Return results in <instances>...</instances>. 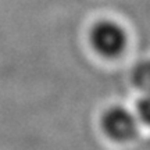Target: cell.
Masks as SVG:
<instances>
[{"label": "cell", "instance_id": "obj_2", "mask_svg": "<svg viewBox=\"0 0 150 150\" xmlns=\"http://www.w3.org/2000/svg\"><path fill=\"white\" fill-rule=\"evenodd\" d=\"M103 129L114 140L125 142L132 139L138 132V121L134 114L122 107H112L107 110L102 120Z\"/></svg>", "mask_w": 150, "mask_h": 150}, {"label": "cell", "instance_id": "obj_4", "mask_svg": "<svg viewBox=\"0 0 150 150\" xmlns=\"http://www.w3.org/2000/svg\"><path fill=\"white\" fill-rule=\"evenodd\" d=\"M138 115L145 124L150 125V95H145L138 103Z\"/></svg>", "mask_w": 150, "mask_h": 150}, {"label": "cell", "instance_id": "obj_1", "mask_svg": "<svg viewBox=\"0 0 150 150\" xmlns=\"http://www.w3.org/2000/svg\"><path fill=\"white\" fill-rule=\"evenodd\" d=\"M93 47L104 57H115L125 47V32L120 25L110 21L99 22L91 33Z\"/></svg>", "mask_w": 150, "mask_h": 150}, {"label": "cell", "instance_id": "obj_3", "mask_svg": "<svg viewBox=\"0 0 150 150\" xmlns=\"http://www.w3.org/2000/svg\"><path fill=\"white\" fill-rule=\"evenodd\" d=\"M132 82L145 95H150V60L142 61L132 71Z\"/></svg>", "mask_w": 150, "mask_h": 150}]
</instances>
